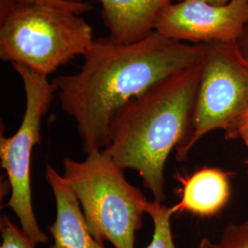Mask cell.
Returning a JSON list of instances; mask_svg holds the SVG:
<instances>
[{
    "label": "cell",
    "mask_w": 248,
    "mask_h": 248,
    "mask_svg": "<svg viewBox=\"0 0 248 248\" xmlns=\"http://www.w3.org/2000/svg\"><path fill=\"white\" fill-rule=\"evenodd\" d=\"M248 114V58L237 43L208 45L191 125L176 148L182 162L203 136L223 130L226 139L238 138V127Z\"/></svg>",
    "instance_id": "5b68a950"
},
{
    "label": "cell",
    "mask_w": 248,
    "mask_h": 248,
    "mask_svg": "<svg viewBox=\"0 0 248 248\" xmlns=\"http://www.w3.org/2000/svg\"><path fill=\"white\" fill-rule=\"evenodd\" d=\"M237 134L238 137L244 141L248 147V114L244 118V120L240 124ZM246 164L248 166V159L246 161Z\"/></svg>",
    "instance_id": "9a60e30c"
},
{
    "label": "cell",
    "mask_w": 248,
    "mask_h": 248,
    "mask_svg": "<svg viewBox=\"0 0 248 248\" xmlns=\"http://www.w3.org/2000/svg\"><path fill=\"white\" fill-rule=\"evenodd\" d=\"M93 28L71 11L0 0V58L49 76L94 42Z\"/></svg>",
    "instance_id": "3957f363"
},
{
    "label": "cell",
    "mask_w": 248,
    "mask_h": 248,
    "mask_svg": "<svg viewBox=\"0 0 248 248\" xmlns=\"http://www.w3.org/2000/svg\"><path fill=\"white\" fill-rule=\"evenodd\" d=\"M205 1H208L210 3H213V4H217V5H222V4H226L228 2H231L232 0H205Z\"/></svg>",
    "instance_id": "e0dca14e"
},
{
    "label": "cell",
    "mask_w": 248,
    "mask_h": 248,
    "mask_svg": "<svg viewBox=\"0 0 248 248\" xmlns=\"http://www.w3.org/2000/svg\"><path fill=\"white\" fill-rule=\"evenodd\" d=\"M29 3H34L53 9L71 11L78 15L88 12L92 6L86 1H69V0H22Z\"/></svg>",
    "instance_id": "5bb4252c"
},
{
    "label": "cell",
    "mask_w": 248,
    "mask_h": 248,
    "mask_svg": "<svg viewBox=\"0 0 248 248\" xmlns=\"http://www.w3.org/2000/svg\"><path fill=\"white\" fill-rule=\"evenodd\" d=\"M202 62L177 72L130 100L114 117L102 152L121 169L140 175L155 202L163 203L165 168L191 125Z\"/></svg>",
    "instance_id": "7a4b0ae2"
},
{
    "label": "cell",
    "mask_w": 248,
    "mask_h": 248,
    "mask_svg": "<svg viewBox=\"0 0 248 248\" xmlns=\"http://www.w3.org/2000/svg\"><path fill=\"white\" fill-rule=\"evenodd\" d=\"M208 45H190L156 31L133 44L94 40L79 71L53 80L62 110L73 118L88 155L103 150L118 111L161 80L202 62Z\"/></svg>",
    "instance_id": "6da1fadb"
},
{
    "label": "cell",
    "mask_w": 248,
    "mask_h": 248,
    "mask_svg": "<svg viewBox=\"0 0 248 248\" xmlns=\"http://www.w3.org/2000/svg\"><path fill=\"white\" fill-rule=\"evenodd\" d=\"M1 245L0 248H35L33 243L21 229L4 215L0 221Z\"/></svg>",
    "instance_id": "4fadbf2b"
},
{
    "label": "cell",
    "mask_w": 248,
    "mask_h": 248,
    "mask_svg": "<svg viewBox=\"0 0 248 248\" xmlns=\"http://www.w3.org/2000/svg\"><path fill=\"white\" fill-rule=\"evenodd\" d=\"M85 1V0H69ZM108 39L133 44L155 31L161 12L174 0H98Z\"/></svg>",
    "instance_id": "9c48e42d"
},
{
    "label": "cell",
    "mask_w": 248,
    "mask_h": 248,
    "mask_svg": "<svg viewBox=\"0 0 248 248\" xmlns=\"http://www.w3.org/2000/svg\"><path fill=\"white\" fill-rule=\"evenodd\" d=\"M45 177L56 206L55 220L49 226L53 239L51 248H105L89 230L79 202L66 179L48 164Z\"/></svg>",
    "instance_id": "ba28073f"
},
{
    "label": "cell",
    "mask_w": 248,
    "mask_h": 248,
    "mask_svg": "<svg viewBox=\"0 0 248 248\" xmlns=\"http://www.w3.org/2000/svg\"><path fill=\"white\" fill-rule=\"evenodd\" d=\"M232 173L221 169H200L188 177H178L182 183L181 200L171 207V212L189 213L201 217H212L220 213L228 202L231 195Z\"/></svg>",
    "instance_id": "30bf717a"
},
{
    "label": "cell",
    "mask_w": 248,
    "mask_h": 248,
    "mask_svg": "<svg viewBox=\"0 0 248 248\" xmlns=\"http://www.w3.org/2000/svg\"><path fill=\"white\" fill-rule=\"evenodd\" d=\"M248 23V0L217 5L205 0H179L161 12L155 31L190 45L237 43Z\"/></svg>",
    "instance_id": "52a82bcc"
},
{
    "label": "cell",
    "mask_w": 248,
    "mask_h": 248,
    "mask_svg": "<svg viewBox=\"0 0 248 248\" xmlns=\"http://www.w3.org/2000/svg\"><path fill=\"white\" fill-rule=\"evenodd\" d=\"M22 80L26 107L18 131L11 137L0 136L1 168L7 173L10 198L5 205L16 214L20 229L34 246L47 244L48 235L39 226L32 205L31 163L33 147L41 142L42 121L56 92L53 81L25 65L12 63Z\"/></svg>",
    "instance_id": "8992f818"
},
{
    "label": "cell",
    "mask_w": 248,
    "mask_h": 248,
    "mask_svg": "<svg viewBox=\"0 0 248 248\" xmlns=\"http://www.w3.org/2000/svg\"><path fill=\"white\" fill-rule=\"evenodd\" d=\"M146 213L154 222V232L149 245L145 248H177L171 230L170 220L174 215L171 207L154 201L150 202Z\"/></svg>",
    "instance_id": "8fae6325"
},
{
    "label": "cell",
    "mask_w": 248,
    "mask_h": 248,
    "mask_svg": "<svg viewBox=\"0 0 248 248\" xmlns=\"http://www.w3.org/2000/svg\"><path fill=\"white\" fill-rule=\"evenodd\" d=\"M62 167L95 238L115 248H135L150 202L126 180L124 169L102 150L89 153L83 161L65 157Z\"/></svg>",
    "instance_id": "277c9868"
},
{
    "label": "cell",
    "mask_w": 248,
    "mask_h": 248,
    "mask_svg": "<svg viewBox=\"0 0 248 248\" xmlns=\"http://www.w3.org/2000/svg\"><path fill=\"white\" fill-rule=\"evenodd\" d=\"M199 248H248V221L241 224L229 223L222 232L220 242L204 237Z\"/></svg>",
    "instance_id": "7c38bea8"
},
{
    "label": "cell",
    "mask_w": 248,
    "mask_h": 248,
    "mask_svg": "<svg viewBox=\"0 0 248 248\" xmlns=\"http://www.w3.org/2000/svg\"><path fill=\"white\" fill-rule=\"evenodd\" d=\"M237 45H238L241 52L248 58V23L244 30L243 34L240 37V39L237 42Z\"/></svg>",
    "instance_id": "2e32d148"
}]
</instances>
